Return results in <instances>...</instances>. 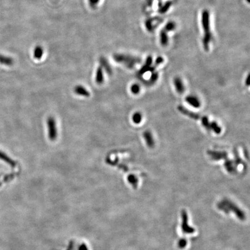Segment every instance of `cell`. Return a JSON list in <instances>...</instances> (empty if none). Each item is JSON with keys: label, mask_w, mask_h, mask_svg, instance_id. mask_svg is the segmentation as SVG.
<instances>
[{"label": "cell", "mask_w": 250, "mask_h": 250, "mask_svg": "<svg viewBox=\"0 0 250 250\" xmlns=\"http://www.w3.org/2000/svg\"><path fill=\"white\" fill-rule=\"evenodd\" d=\"M202 24L204 34L203 39V48L205 50H209V45L212 41V34L210 30V13L207 10H204L202 14Z\"/></svg>", "instance_id": "6da1fadb"}, {"label": "cell", "mask_w": 250, "mask_h": 250, "mask_svg": "<svg viewBox=\"0 0 250 250\" xmlns=\"http://www.w3.org/2000/svg\"><path fill=\"white\" fill-rule=\"evenodd\" d=\"M114 58L116 62L122 63L129 68H133L135 64L140 63L141 62L139 58L122 54H114Z\"/></svg>", "instance_id": "7a4b0ae2"}, {"label": "cell", "mask_w": 250, "mask_h": 250, "mask_svg": "<svg viewBox=\"0 0 250 250\" xmlns=\"http://www.w3.org/2000/svg\"><path fill=\"white\" fill-rule=\"evenodd\" d=\"M47 123L48 127L49 137L51 141H54L58 137V130L54 119L52 117H49L48 119Z\"/></svg>", "instance_id": "3957f363"}, {"label": "cell", "mask_w": 250, "mask_h": 250, "mask_svg": "<svg viewBox=\"0 0 250 250\" xmlns=\"http://www.w3.org/2000/svg\"><path fill=\"white\" fill-rule=\"evenodd\" d=\"M208 155L211 159L214 160H225L228 158V154L225 151H207Z\"/></svg>", "instance_id": "277c9868"}, {"label": "cell", "mask_w": 250, "mask_h": 250, "mask_svg": "<svg viewBox=\"0 0 250 250\" xmlns=\"http://www.w3.org/2000/svg\"><path fill=\"white\" fill-rule=\"evenodd\" d=\"M182 217H183V224H182V230L183 233L186 234L192 233L194 232L195 229L188 225V216L187 212L183 211L182 212Z\"/></svg>", "instance_id": "5b68a950"}, {"label": "cell", "mask_w": 250, "mask_h": 250, "mask_svg": "<svg viewBox=\"0 0 250 250\" xmlns=\"http://www.w3.org/2000/svg\"><path fill=\"white\" fill-rule=\"evenodd\" d=\"M178 111H179L181 113H182L183 115L187 116L189 117L190 118L195 119V120H199L201 119L202 117L200 115L197 114L196 113L193 112L192 111H189L188 110L187 108H185L183 106H179L178 107Z\"/></svg>", "instance_id": "8992f818"}, {"label": "cell", "mask_w": 250, "mask_h": 250, "mask_svg": "<svg viewBox=\"0 0 250 250\" xmlns=\"http://www.w3.org/2000/svg\"><path fill=\"white\" fill-rule=\"evenodd\" d=\"M223 204H224V205L228 206L229 208L228 209H229L230 210H232V211L234 212L236 214H237V216L239 217V219H240L241 220H244L245 216H244V212H242L241 210H240L238 207H236L235 204H233V203H231V202L227 201L226 203H224Z\"/></svg>", "instance_id": "52a82bcc"}, {"label": "cell", "mask_w": 250, "mask_h": 250, "mask_svg": "<svg viewBox=\"0 0 250 250\" xmlns=\"http://www.w3.org/2000/svg\"><path fill=\"white\" fill-rule=\"evenodd\" d=\"M174 85L175 87V89L179 94H183L185 91V87L183 86L182 80L176 77L174 79Z\"/></svg>", "instance_id": "ba28073f"}, {"label": "cell", "mask_w": 250, "mask_h": 250, "mask_svg": "<svg viewBox=\"0 0 250 250\" xmlns=\"http://www.w3.org/2000/svg\"><path fill=\"white\" fill-rule=\"evenodd\" d=\"M143 137L144 138L147 145L149 148H153L155 145V142L151 133L149 131H146L143 133Z\"/></svg>", "instance_id": "9c48e42d"}, {"label": "cell", "mask_w": 250, "mask_h": 250, "mask_svg": "<svg viewBox=\"0 0 250 250\" xmlns=\"http://www.w3.org/2000/svg\"><path fill=\"white\" fill-rule=\"evenodd\" d=\"M152 58L151 56H148L147 58V60H146V62H145L144 66L141 68V70L139 71V73H138L139 75H143L144 74H145V72L149 71V70L151 68V65L152 64Z\"/></svg>", "instance_id": "30bf717a"}, {"label": "cell", "mask_w": 250, "mask_h": 250, "mask_svg": "<svg viewBox=\"0 0 250 250\" xmlns=\"http://www.w3.org/2000/svg\"><path fill=\"white\" fill-rule=\"evenodd\" d=\"M224 165H225V167L226 168L228 172H229L230 173H234L236 172V166L235 165L233 161L227 158L225 159Z\"/></svg>", "instance_id": "8fae6325"}, {"label": "cell", "mask_w": 250, "mask_h": 250, "mask_svg": "<svg viewBox=\"0 0 250 250\" xmlns=\"http://www.w3.org/2000/svg\"><path fill=\"white\" fill-rule=\"evenodd\" d=\"M186 101L189 104L195 108H199L200 106V102L197 97L193 96H188L186 97Z\"/></svg>", "instance_id": "7c38bea8"}, {"label": "cell", "mask_w": 250, "mask_h": 250, "mask_svg": "<svg viewBox=\"0 0 250 250\" xmlns=\"http://www.w3.org/2000/svg\"><path fill=\"white\" fill-rule=\"evenodd\" d=\"M0 159L4 161L6 163L10 164L12 167H14L16 165V162L14 160L10 159L8 156H7L5 153L0 151Z\"/></svg>", "instance_id": "4fadbf2b"}, {"label": "cell", "mask_w": 250, "mask_h": 250, "mask_svg": "<svg viewBox=\"0 0 250 250\" xmlns=\"http://www.w3.org/2000/svg\"><path fill=\"white\" fill-rule=\"evenodd\" d=\"M74 91L75 92V93L78 95L85 97L90 96L89 91H87L84 87H82V86H77L75 87L74 89Z\"/></svg>", "instance_id": "5bb4252c"}, {"label": "cell", "mask_w": 250, "mask_h": 250, "mask_svg": "<svg viewBox=\"0 0 250 250\" xmlns=\"http://www.w3.org/2000/svg\"><path fill=\"white\" fill-rule=\"evenodd\" d=\"M160 41L162 45L166 46L168 44V38L167 32L164 30H161L160 33Z\"/></svg>", "instance_id": "9a60e30c"}, {"label": "cell", "mask_w": 250, "mask_h": 250, "mask_svg": "<svg viewBox=\"0 0 250 250\" xmlns=\"http://www.w3.org/2000/svg\"><path fill=\"white\" fill-rule=\"evenodd\" d=\"M96 81L99 85L102 84L104 82V75H103V68L101 67L98 68L97 70Z\"/></svg>", "instance_id": "2e32d148"}, {"label": "cell", "mask_w": 250, "mask_h": 250, "mask_svg": "<svg viewBox=\"0 0 250 250\" xmlns=\"http://www.w3.org/2000/svg\"><path fill=\"white\" fill-rule=\"evenodd\" d=\"M100 62H101L102 66L106 70V71L108 73V74L111 75L112 74V69L111 67L110 66L109 64L106 61V59L104 58H101L100 59Z\"/></svg>", "instance_id": "e0dca14e"}, {"label": "cell", "mask_w": 250, "mask_h": 250, "mask_svg": "<svg viewBox=\"0 0 250 250\" xmlns=\"http://www.w3.org/2000/svg\"><path fill=\"white\" fill-rule=\"evenodd\" d=\"M43 49L40 46H37L34 50V58L37 59H40L43 54Z\"/></svg>", "instance_id": "ac0fdd59"}, {"label": "cell", "mask_w": 250, "mask_h": 250, "mask_svg": "<svg viewBox=\"0 0 250 250\" xmlns=\"http://www.w3.org/2000/svg\"><path fill=\"white\" fill-rule=\"evenodd\" d=\"M210 128L216 134H220L221 132V127L215 122L210 123Z\"/></svg>", "instance_id": "d6986e66"}, {"label": "cell", "mask_w": 250, "mask_h": 250, "mask_svg": "<svg viewBox=\"0 0 250 250\" xmlns=\"http://www.w3.org/2000/svg\"><path fill=\"white\" fill-rule=\"evenodd\" d=\"M175 27H176L175 23L173 22H170L165 26L164 30L168 33L169 31L174 30V29H175Z\"/></svg>", "instance_id": "ffe728a7"}, {"label": "cell", "mask_w": 250, "mask_h": 250, "mask_svg": "<svg viewBox=\"0 0 250 250\" xmlns=\"http://www.w3.org/2000/svg\"><path fill=\"white\" fill-rule=\"evenodd\" d=\"M128 181L134 187L136 188L137 186L138 179L134 175H129L128 177Z\"/></svg>", "instance_id": "44dd1931"}, {"label": "cell", "mask_w": 250, "mask_h": 250, "mask_svg": "<svg viewBox=\"0 0 250 250\" xmlns=\"http://www.w3.org/2000/svg\"><path fill=\"white\" fill-rule=\"evenodd\" d=\"M201 121H202V124L203 125L206 127V129L208 130H211L210 128V123L209 122V120L208 119L207 116H203L201 118Z\"/></svg>", "instance_id": "7402d4cb"}, {"label": "cell", "mask_w": 250, "mask_h": 250, "mask_svg": "<svg viewBox=\"0 0 250 250\" xmlns=\"http://www.w3.org/2000/svg\"><path fill=\"white\" fill-rule=\"evenodd\" d=\"M132 119H133V121L134 123L138 124V123H139L141 121L142 115L139 112H136L133 115Z\"/></svg>", "instance_id": "603a6c76"}, {"label": "cell", "mask_w": 250, "mask_h": 250, "mask_svg": "<svg viewBox=\"0 0 250 250\" xmlns=\"http://www.w3.org/2000/svg\"><path fill=\"white\" fill-rule=\"evenodd\" d=\"M163 62V58H162V57H159V58H157L156 60V61H155V64H154L152 67H151L149 71H151V72H154L155 68L156 67L160 64H161V63H162Z\"/></svg>", "instance_id": "cb8c5ba5"}, {"label": "cell", "mask_w": 250, "mask_h": 250, "mask_svg": "<svg viewBox=\"0 0 250 250\" xmlns=\"http://www.w3.org/2000/svg\"><path fill=\"white\" fill-rule=\"evenodd\" d=\"M234 154H235V162H233L235 163V165L237 166L240 164L242 163L243 162L242 159L240 158L239 154H238V152L236 149L234 151Z\"/></svg>", "instance_id": "d4e9b609"}, {"label": "cell", "mask_w": 250, "mask_h": 250, "mask_svg": "<svg viewBox=\"0 0 250 250\" xmlns=\"http://www.w3.org/2000/svg\"><path fill=\"white\" fill-rule=\"evenodd\" d=\"M171 3L170 2H166L163 6H162V8H160L159 12H160L161 14H164V13H166V12L168 10V9L170 8V6H171Z\"/></svg>", "instance_id": "484cf974"}, {"label": "cell", "mask_w": 250, "mask_h": 250, "mask_svg": "<svg viewBox=\"0 0 250 250\" xmlns=\"http://www.w3.org/2000/svg\"><path fill=\"white\" fill-rule=\"evenodd\" d=\"M131 91L133 94L137 95L140 91V87L138 84H134L131 87Z\"/></svg>", "instance_id": "4316f807"}, {"label": "cell", "mask_w": 250, "mask_h": 250, "mask_svg": "<svg viewBox=\"0 0 250 250\" xmlns=\"http://www.w3.org/2000/svg\"><path fill=\"white\" fill-rule=\"evenodd\" d=\"M158 78V72H153L152 74L151 78L149 79V82L151 83H154V82H156V80Z\"/></svg>", "instance_id": "83f0119b"}, {"label": "cell", "mask_w": 250, "mask_h": 250, "mask_svg": "<svg viewBox=\"0 0 250 250\" xmlns=\"http://www.w3.org/2000/svg\"><path fill=\"white\" fill-rule=\"evenodd\" d=\"M152 23V21L151 20H147V22H146V23H145L146 28L147 29V30L149 31H152V29H153Z\"/></svg>", "instance_id": "f1b7e54d"}, {"label": "cell", "mask_w": 250, "mask_h": 250, "mask_svg": "<svg viewBox=\"0 0 250 250\" xmlns=\"http://www.w3.org/2000/svg\"><path fill=\"white\" fill-rule=\"evenodd\" d=\"M187 245V240L185 239H181L178 242V247L179 248H183Z\"/></svg>", "instance_id": "f546056e"}, {"label": "cell", "mask_w": 250, "mask_h": 250, "mask_svg": "<svg viewBox=\"0 0 250 250\" xmlns=\"http://www.w3.org/2000/svg\"><path fill=\"white\" fill-rule=\"evenodd\" d=\"M99 1L100 0H89V3L92 7H94L99 3Z\"/></svg>", "instance_id": "4dcf8cb0"}, {"label": "cell", "mask_w": 250, "mask_h": 250, "mask_svg": "<svg viewBox=\"0 0 250 250\" xmlns=\"http://www.w3.org/2000/svg\"><path fill=\"white\" fill-rule=\"evenodd\" d=\"M250 75H248V77H247V79H246V82H245V83L247 84V85H250Z\"/></svg>", "instance_id": "1f68e13d"}, {"label": "cell", "mask_w": 250, "mask_h": 250, "mask_svg": "<svg viewBox=\"0 0 250 250\" xmlns=\"http://www.w3.org/2000/svg\"><path fill=\"white\" fill-rule=\"evenodd\" d=\"M247 1L248 2H250V0H247Z\"/></svg>", "instance_id": "d6a6232c"}, {"label": "cell", "mask_w": 250, "mask_h": 250, "mask_svg": "<svg viewBox=\"0 0 250 250\" xmlns=\"http://www.w3.org/2000/svg\"><path fill=\"white\" fill-rule=\"evenodd\" d=\"M1 183H0V186H1Z\"/></svg>", "instance_id": "836d02e7"}]
</instances>
